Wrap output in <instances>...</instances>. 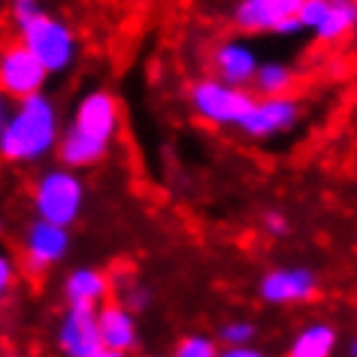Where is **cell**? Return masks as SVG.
I'll use <instances>...</instances> for the list:
<instances>
[{
  "label": "cell",
  "mask_w": 357,
  "mask_h": 357,
  "mask_svg": "<svg viewBox=\"0 0 357 357\" xmlns=\"http://www.w3.org/2000/svg\"><path fill=\"white\" fill-rule=\"evenodd\" d=\"M64 115L52 94L40 91L24 100H6L0 112V158L10 167H40L58 158Z\"/></svg>",
  "instance_id": "1"
},
{
  "label": "cell",
  "mask_w": 357,
  "mask_h": 357,
  "mask_svg": "<svg viewBox=\"0 0 357 357\" xmlns=\"http://www.w3.org/2000/svg\"><path fill=\"white\" fill-rule=\"evenodd\" d=\"M121 133V103L109 88H91L70 112L58 146V164L70 169H91L112 155Z\"/></svg>",
  "instance_id": "2"
},
{
  "label": "cell",
  "mask_w": 357,
  "mask_h": 357,
  "mask_svg": "<svg viewBox=\"0 0 357 357\" xmlns=\"http://www.w3.org/2000/svg\"><path fill=\"white\" fill-rule=\"evenodd\" d=\"M85 200H88V185L79 169H70L64 164L40 167L37 176L31 178L33 218L73 230V225L85 212Z\"/></svg>",
  "instance_id": "3"
},
{
  "label": "cell",
  "mask_w": 357,
  "mask_h": 357,
  "mask_svg": "<svg viewBox=\"0 0 357 357\" xmlns=\"http://www.w3.org/2000/svg\"><path fill=\"white\" fill-rule=\"evenodd\" d=\"M13 33L22 46H28L40 58V64L49 70V76L70 73L79 61V37H76L73 24L49 10L37 15V19L13 28Z\"/></svg>",
  "instance_id": "4"
},
{
  "label": "cell",
  "mask_w": 357,
  "mask_h": 357,
  "mask_svg": "<svg viewBox=\"0 0 357 357\" xmlns=\"http://www.w3.org/2000/svg\"><path fill=\"white\" fill-rule=\"evenodd\" d=\"M255 103V94L236 88L218 76H197L188 85V106L194 119L218 130H239V124Z\"/></svg>",
  "instance_id": "5"
},
{
  "label": "cell",
  "mask_w": 357,
  "mask_h": 357,
  "mask_svg": "<svg viewBox=\"0 0 357 357\" xmlns=\"http://www.w3.org/2000/svg\"><path fill=\"white\" fill-rule=\"evenodd\" d=\"M303 0H234L227 19L239 37H257V33H275V37H297Z\"/></svg>",
  "instance_id": "6"
},
{
  "label": "cell",
  "mask_w": 357,
  "mask_h": 357,
  "mask_svg": "<svg viewBox=\"0 0 357 357\" xmlns=\"http://www.w3.org/2000/svg\"><path fill=\"white\" fill-rule=\"evenodd\" d=\"M73 248V234L70 227L52 225L43 218H31L22 225L19 234V257H22V270L28 275H46L49 270H55L58 264H64Z\"/></svg>",
  "instance_id": "7"
},
{
  "label": "cell",
  "mask_w": 357,
  "mask_h": 357,
  "mask_svg": "<svg viewBox=\"0 0 357 357\" xmlns=\"http://www.w3.org/2000/svg\"><path fill=\"white\" fill-rule=\"evenodd\" d=\"M257 300L264 306H306L318 297L321 279L312 266L288 264V266H270L261 279H257Z\"/></svg>",
  "instance_id": "8"
},
{
  "label": "cell",
  "mask_w": 357,
  "mask_h": 357,
  "mask_svg": "<svg viewBox=\"0 0 357 357\" xmlns=\"http://www.w3.org/2000/svg\"><path fill=\"white\" fill-rule=\"evenodd\" d=\"M297 19L318 46H339L357 31V0H303Z\"/></svg>",
  "instance_id": "9"
},
{
  "label": "cell",
  "mask_w": 357,
  "mask_h": 357,
  "mask_svg": "<svg viewBox=\"0 0 357 357\" xmlns=\"http://www.w3.org/2000/svg\"><path fill=\"white\" fill-rule=\"evenodd\" d=\"M303 121V103L294 94L284 97H255L252 109L239 124V133L252 142H270L275 137H288Z\"/></svg>",
  "instance_id": "10"
},
{
  "label": "cell",
  "mask_w": 357,
  "mask_h": 357,
  "mask_svg": "<svg viewBox=\"0 0 357 357\" xmlns=\"http://www.w3.org/2000/svg\"><path fill=\"white\" fill-rule=\"evenodd\" d=\"M55 351L61 357H97L103 351L100 321L91 306H64L52 333Z\"/></svg>",
  "instance_id": "11"
},
{
  "label": "cell",
  "mask_w": 357,
  "mask_h": 357,
  "mask_svg": "<svg viewBox=\"0 0 357 357\" xmlns=\"http://www.w3.org/2000/svg\"><path fill=\"white\" fill-rule=\"evenodd\" d=\"M46 82L49 70L40 64V58L19 40L6 43L0 55V88L6 100H24V97L46 91Z\"/></svg>",
  "instance_id": "12"
},
{
  "label": "cell",
  "mask_w": 357,
  "mask_h": 357,
  "mask_svg": "<svg viewBox=\"0 0 357 357\" xmlns=\"http://www.w3.org/2000/svg\"><path fill=\"white\" fill-rule=\"evenodd\" d=\"M209 67H212V76L225 79V82L236 85V88L252 91L257 70H261V55H257V49L245 37L236 33V37H225L212 46Z\"/></svg>",
  "instance_id": "13"
},
{
  "label": "cell",
  "mask_w": 357,
  "mask_h": 357,
  "mask_svg": "<svg viewBox=\"0 0 357 357\" xmlns=\"http://www.w3.org/2000/svg\"><path fill=\"white\" fill-rule=\"evenodd\" d=\"M112 291H115V279H109V275L103 270H97V266H73V270H67L64 282H61L64 306L100 309L109 303Z\"/></svg>",
  "instance_id": "14"
},
{
  "label": "cell",
  "mask_w": 357,
  "mask_h": 357,
  "mask_svg": "<svg viewBox=\"0 0 357 357\" xmlns=\"http://www.w3.org/2000/svg\"><path fill=\"white\" fill-rule=\"evenodd\" d=\"M97 321H100V336L103 348L112 351H137L139 345V315H133L130 309H124L119 300H109L106 306L97 309Z\"/></svg>",
  "instance_id": "15"
},
{
  "label": "cell",
  "mask_w": 357,
  "mask_h": 357,
  "mask_svg": "<svg viewBox=\"0 0 357 357\" xmlns=\"http://www.w3.org/2000/svg\"><path fill=\"white\" fill-rule=\"evenodd\" d=\"M339 330L330 321H309L303 324L284 348V357H336Z\"/></svg>",
  "instance_id": "16"
},
{
  "label": "cell",
  "mask_w": 357,
  "mask_h": 357,
  "mask_svg": "<svg viewBox=\"0 0 357 357\" xmlns=\"http://www.w3.org/2000/svg\"><path fill=\"white\" fill-rule=\"evenodd\" d=\"M294 85H297V73H294V67L288 61L266 58L261 61L252 94L255 97H284V94H294Z\"/></svg>",
  "instance_id": "17"
},
{
  "label": "cell",
  "mask_w": 357,
  "mask_h": 357,
  "mask_svg": "<svg viewBox=\"0 0 357 357\" xmlns=\"http://www.w3.org/2000/svg\"><path fill=\"white\" fill-rule=\"evenodd\" d=\"M261 330L252 318L245 315H234V318H225L215 330V339L221 342V348H239V345H255Z\"/></svg>",
  "instance_id": "18"
},
{
  "label": "cell",
  "mask_w": 357,
  "mask_h": 357,
  "mask_svg": "<svg viewBox=\"0 0 357 357\" xmlns=\"http://www.w3.org/2000/svg\"><path fill=\"white\" fill-rule=\"evenodd\" d=\"M115 300L124 309H130L133 315H142L155 306V291L139 279H115Z\"/></svg>",
  "instance_id": "19"
},
{
  "label": "cell",
  "mask_w": 357,
  "mask_h": 357,
  "mask_svg": "<svg viewBox=\"0 0 357 357\" xmlns=\"http://www.w3.org/2000/svg\"><path fill=\"white\" fill-rule=\"evenodd\" d=\"M218 354H221L218 339L212 333H203V330H194V333H185L178 339L169 357H218Z\"/></svg>",
  "instance_id": "20"
},
{
  "label": "cell",
  "mask_w": 357,
  "mask_h": 357,
  "mask_svg": "<svg viewBox=\"0 0 357 357\" xmlns=\"http://www.w3.org/2000/svg\"><path fill=\"white\" fill-rule=\"evenodd\" d=\"M46 13V3L43 0H6V15H10V28H19V24L37 19V15Z\"/></svg>",
  "instance_id": "21"
},
{
  "label": "cell",
  "mask_w": 357,
  "mask_h": 357,
  "mask_svg": "<svg viewBox=\"0 0 357 357\" xmlns=\"http://www.w3.org/2000/svg\"><path fill=\"white\" fill-rule=\"evenodd\" d=\"M261 230L273 239H284L291 234V221L282 209H266V212H261Z\"/></svg>",
  "instance_id": "22"
},
{
  "label": "cell",
  "mask_w": 357,
  "mask_h": 357,
  "mask_svg": "<svg viewBox=\"0 0 357 357\" xmlns=\"http://www.w3.org/2000/svg\"><path fill=\"white\" fill-rule=\"evenodd\" d=\"M15 282H19V266H15L13 255H0V294L6 297Z\"/></svg>",
  "instance_id": "23"
},
{
  "label": "cell",
  "mask_w": 357,
  "mask_h": 357,
  "mask_svg": "<svg viewBox=\"0 0 357 357\" xmlns=\"http://www.w3.org/2000/svg\"><path fill=\"white\" fill-rule=\"evenodd\" d=\"M218 357H270V351L261 345H239V348H221Z\"/></svg>",
  "instance_id": "24"
},
{
  "label": "cell",
  "mask_w": 357,
  "mask_h": 357,
  "mask_svg": "<svg viewBox=\"0 0 357 357\" xmlns=\"http://www.w3.org/2000/svg\"><path fill=\"white\" fill-rule=\"evenodd\" d=\"M342 354H345V357H357V333L345 342V351H342Z\"/></svg>",
  "instance_id": "25"
},
{
  "label": "cell",
  "mask_w": 357,
  "mask_h": 357,
  "mask_svg": "<svg viewBox=\"0 0 357 357\" xmlns=\"http://www.w3.org/2000/svg\"><path fill=\"white\" fill-rule=\"evenodd\" d=\"M97 357H130V354H124V351H112V348H103V351L97 354Z\"/></svg>",
  "instance_id": "26"
}]
</instances>
